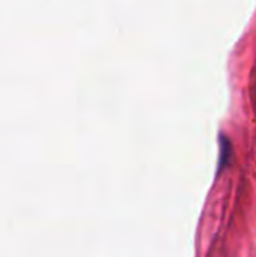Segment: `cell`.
Listing matches in <instances>:
<instances>
[{
	"label": "cell",
	"instance_id": "6da1fadb",
	"mask_svg": "<svg viewBox=\"0 0 256 257\" xmlns=\"http://www.w3.org/2000/svg\"><path fill=\"white\" fill-rule=\"evenodd\" d=\"M220 169L225 167L229 161V155H231V145L228 142L226 137H220Z\"/></svg>",
	"mask_w": 256,
	"mask_h": 257
}]
</instances>
